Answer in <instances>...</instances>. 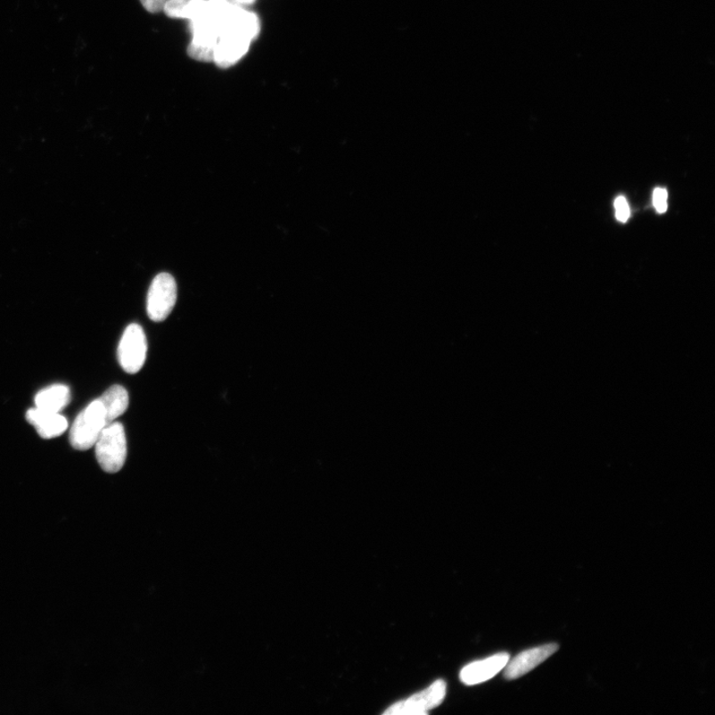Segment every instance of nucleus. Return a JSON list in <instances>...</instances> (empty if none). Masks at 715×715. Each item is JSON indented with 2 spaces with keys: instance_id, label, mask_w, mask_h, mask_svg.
I'll use <instances>...</instances> for the list:
<instances>
[{
  "instance_id": "obj_7",
  "label": "nucleus",
  "mask_w": 715,
  "mask_h": 715,
  "mask_svg": "<svg viewBox=\"0 0 715 715\" xmlns=\"http://www.w3.org/2000/svg\"><path fill=\"white\" fill-rule=\"evenodd\" d=\"M510 655L499 653L489 658L471 662L460 671L461 682L467 686H474L489 681L508 664Z\"/></svg>"
},
{
  "instance_id": "obj_15",
  "label": "nucleus",
  "mask_w": 715,
  "mask_h": 715,
  "mask_svg": "<svg viewBox=\"0 0 715 715\" xmlns=\"http://www.w3.org/2000/svg\"><path fill=\"white\" fill-rule=\"evenodd\" d=\"M668 192L664 188H657L653 191V204L655 206L658 213L662 214L667 211L668 204Z\"/></svg>"
},
{
  "instance_id": "obj_9",
  "label": "nucleus",
  "mask_w": 715,
  "mask_h": 715,
  "mask_svg": "<svg viewBox=\"0 0 715 715\" xmlns=\"http://www.w3.org/2000/svg\"><path fill=\"white\" fill-rule=\"evenodd\" d=\"M251 41L233 34H223L215 48L214 63L221 69H228L248 53Z\"/></svg>"
},
{
  "instance_id": "obj_16",
  "label": "nucleus",
  "mask_w": 715,
  "mask_h": 715,
  "mask_svg": "<svg viewBox=\"0 0 715 715\" xmlns=\"http://www.w3.org/2000/svg\"><path fill=\"white\" fill-rule=\"evenodd\" d=\"M615 210L618 221L625 223L629 219L630 209L623 196L618 197L615 200Z\"/></svg>"
},
{
  "instance_id": "obj_3",
  "label": "nucleus",
  "mask_w": 715,
  "mask_h": 715,
  "mask_svg": "<svg viewBox=\"0 0 715 715\" xmlns=\"http://www.w3.org/2000/svg\"><path fill=\"white\" fill-rule=\"evenodd\" d=\"M177 285L174 277L167 273L156 275L147 293V316L154 322L167 319L176 307Z\"/></svg>"
},
{
  "instance_id": "obj_8",
  "label": "nucleus",
  "mask_w": 715,
  "mask_h": 715,
  "mask_svg": "<svg viewBox=\"0 0 715 715\" xmlns=\"http://www.w3.org/2000/svg\"><path fill=\"white\" fill-rule=\"evenodd\" d=\"M259 32L260 22L257 14L234 4L228 19L222 26L221 37L223 34H233L251 42L259 37Z\"/></svg>"
},
{
  "instance_id": "obj_18",
  "label": "nucleus",
  "mask_w": 715,
  "mask_h": 715,
  "mask_svg": "<svg viewBox=\"0 0 715 715\" xmlns=\"http://www.w3.org/2000/svg\"><path fill=\"white\" fill-rule=\"evenodd\" d=\"M256 3V0H232V4L241 5H251Z\"/></svg>"
},
{
  "instance_id": "obj_12",
  "label": "nucleus",
  "mask_w": 715,
  "mask_h": 715,
  "mask_svg": "<svg viewBox=\"0 0 715 715\" xmlns=\"http://www.w3.org/2000/svg\"><path fill=\"white\" fill-rule=\"evenodd\" d=\"M71 400V391L65 385L50 386L38 392L35 397V405L42 411L60 414Z\"/></svg>"
},
{
  "instance_id": "obj_14",
  "label": "nucleus",
  "mask_w": 715,
  "mask_h": 715,
  "mask_svg": "<svg viewBox=\"0 0 715 715\" xmlns=\"http://www.w3.org/2000/svg\"><path fill=\"white\" fill-rule=\"evenodd\" d=\"M215 48L216 46L198 45L191 42L187 53L190 58L200 61V62L211 63L214 62Z\"/></svg>"
},
{
  "instance_id": "obj_10",
  "label": "nucleus",
  "mask_w": 715,
  "mask_h": 715,
  "mask_svg": "<svg viewBox=\"0 0 715 715\" xmlns=\"http://www.w3.org/2000/svg\"><path fill=\"white\" fill-rule=\"evenodd\" d=\"M26 420L37 429L42 439L50 440L62 435L68 429V422L63 415L42 411L37 407L26 413Z\"/></svg>"
},
{
  "instance_id": "obj_1",
  "label": "nucleus",
  "mask_w": 715,
  "mask_h": 715,
  "mask_svg": "<svg viewBox=\"0 0 715 715\" xmlns=\"http://www.w3.org/2000/svg\"><path fill=\"white\" fill-rule=\"evenodd\" d=\"M95 446V456L103 471L117 473L123 469L127 455V436L123 424L113 422L101 432Z\"/></svg>"
},
{
  "instance_id": "obj_11",
  "label": "nucleus",
  "mask_w": 715,
  "mask_h": 715,
  "mask_svg": "<svg viewBox=\"0 0 715 715\" xmlns=\"http://www.w3.org/2000/svg\"><path fill=\"white\" fill-rule=\"evenodd\" d=\"M163 12L170 19L197 21L208 19V0H168Z\"/></svg>"
},
{
  "instance_id": "obj_6",
  "label": "nucleus",
  "mask_w": 715,
  "mask_h": 715,
  "mask_svg": "<svg viewBox=\"0 0 715 715\" xmlns=\"http://www.w3.org/2000/svg\"><path fill=\"white\" fill-rule=\"evenodd\" d=\"M560 649L557 644H547L542 647L530 649L519 653L514 660L505 665L504 677L507 679H516L530 673L538 666L542 664L549 657L553 656Z\"/></svg>"
},
{
  "instance_id": "obj_13",
  "label": "nucleus",
  "mask_w": 715,
  "mask_h": 715,
  "mask_svg": "<svg viewBox=\"0 0 715 715\" xmlns=\"http://www.w3.org/2000/svg\"><path fill=\"white\" fill-rule=\"evenodd\" d=\"M106 415L107 423L116 422L117 418L123 415L129 404L127 390L119 385H115L107 390L100 398Z\"/></svg>"
},
{
  "instance_id": "obj_2",
  "label": "nucleus",
  "mask_w": 715,
  "mask_h": 715,
  "mask_svg": "<svg viewBox=\"0 0 715 715\" xmlns=\"http://www.w3.org/2000/svg\"><path fill=\"white\" fill-rule=\"evenodd\" d=\"M107 425L101 400L95 399L76 417L70 431L71 446L82 451L92 448Z\"/></svg>"
},
{
  "instance_id": "obj_17",
  "label": "nucleus",
  "mask_w": 715,
  "mask_h": 715,
  "mask_svg": "<svg viewBox=\"0 0 715 715\" xmlns=\"http://www.w3.org/2000/svg\"><path fill=\"white\" fill-rule=\"evenodd\" d=\"M168 0H141L143 6L148 12L159 13L163 11Z\"/></svg>"
},
{
  "instance_id": "obj_4",
  "label": "nucleus",
  "mask_w": 715,
  "mask_h": 715,
  "mask_svg": "<svg viewBox=\"0 0 715 715\" xmlns=\"http://www.w3.org/2000/svg\"><path fill=\"white\" fill-rule=\"evenodd\" d=\"M147 339L142 326L128 325L119 345L118 356L121 368L128 374L141 371L146 360Z\"/></svg>"
},
{
  "instance_id": "obj_5",
  "label": "nucleus",
  "mask_w": 715,
  "mask_h": 715,
  "mask_svg": "<svg viewBox=\"0 0 715 715\" xmlns=\"http://www.w3.org/2000/svg\"><path fill=\"white\" fill-rule=\"evenodd\" d=\"M447 695V683L438 679L424 691L417 693L408 699L390 706L383 712L389 715H424L438 708Z\"/></svg>"
}]
</instances>
